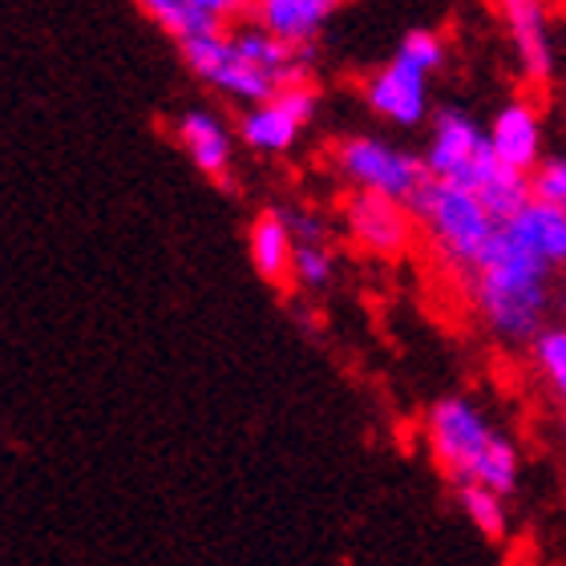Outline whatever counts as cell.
<instances>
[{"label":"cell","instance_id":"obj_1","mask_svg":"<svg viewBox=\"0 0 566 566\" xmlns=\"http://www.w3.org/2000/svg\"><path fill=\"white\" fill-rule=\"evenodd\" d=\"M551 280H555V268L538 260L531 248H522L506 227H497L490 251L470 272V300L497 340L531 344L546 328V316L555 304Z\"/></svg>","mask_w":566,"mask_h":566},{"label":"cell","instance_id":"obj_2","mask_svg":"<svg viewBox=\"0 0 566 566\" xmlns=\"http://www.w3.org/2000/svg\"><path fill=\"white\" fill-rule=\"evenodd\" d=\"M424 446L437 470L458 485H485L510 497L522 482V453L470 397H441L424 413Z\"/></svg>","mask_w":566,"mask_h":566},{"label":"cell","instance_id":"obj_3","mask_svg":"<svg viewBox=\"0 0 566 566\" xmlns=\"http://www.w3.org/2000/svg\"><path fill=\"white\" fill-rule=\"evenodd\" d=\"M409 211H413L424 239L437 248V255L465 275L482 263V255L490 251V243L497 235V227H502L478 190L458 187V182H441V178H429L417 190Z\"/></svg>","mask_w":566,"mask_h":566},{"label":"cell","instance_id":"obj_4","mask_svg":"<svg viewBox=\"0 0 566 566\" xmlns=\"http://www.w3.org/2000/svg\"><path fill=\"white\" fill-rule=\"evenodd\" d=\"M332 166L353 190L385 195L397 202H413L417 190L429 182V166L421 154L392 146L377 134H348L332 146Z\"/></svg>","mask_w":566,"mask_h":566},{"label":"cell","instance_id":"obj_5","mask_svg":"<svg viewBox=\"0 0 566 566\" xmlns=\"http://www.w3.org/2000/svg\"><path fill=\"white\" fill-rule=\"evenodd\" d=\"M178 53L187 61V70L199 77L202 85H211L214 94L231 97L239 106H260L268 97L280 94V85L272 77H263L248 61V53L239 49L235 33H202L178 41Z\"/></svg>","mask_w":566,"mask_h":566},{"label":"cell","instance_id":"obj_6","mask_svg":"<svg viewBox=\"0 0 566 566\" xmlns=\"http://www.w3.org/2000/svg\"><path fill=\"white\" fill-rule=\"evenodd\" d=\"M344 231H348L356 248L377 255V260H405L409 248H413L417 219L409 211V202L353 190L344 199Z\"/></svg>","mask_w":566,"mask_h":566},{"label":"cell","instance_id":"obj_7","mask_svg":"<svg viewBox=\"0 0 566 566\" xmlns=\"http://www.w3.org/2000/svg\"><path fill=\"white\" fill-rule=\"evenodd\" d=\"M319 97L312 85H287L275 97L239 114V142L255 154H287L316 118Z\"/></svg>","mask_w":566,"mask_h":566},{"label":"cell","instance_id":"obj_8","mask_svg":"<svg viewBox=\"0 0 566 566\" xmlns=\"http://www.w3.org/2000/svg\"><path fill=\"white\" fill-rule=\"evenodd\" d=\"M421 158H424V166H429V178L473 187L482 163L490 158L485 126H478L465 109H437L433 130H429Z\"/></svg>","mask_w":566,"mask_h":566},{"label":"cell","instance_id":"obj_9","mask_svg":"<svg viewBox=\"0 0 566 566\" xmlns=\"http://www.w3.org/2000/svg\"><path fill=\"white\" fill-rule=\"evenodd\" d=\"M429 77L421 65L405 61L401 53H392L373 77L365 82V102L380 122L413 130L429 118Z\"/></svg>","mask_w":566,"mask_h":566},{"label":"cell","instance_id":"obj_10","mask_svg":"<svg viewBox=\"0 0 566 566\" xmlns=\"http://www.w3.org/2000/svg\"><path fill=\"white\" fill-rule=\"evenodd\" d=\"M497 9L510 29V45H514L522 77L531 85H546L555 77V41H551L546 4L543 0H497Z\"/></svg>","mask_w":566,"mask_h":566},{"label":"cell","instance_id":"obj_11","mask_svg":"<svg viewBox=\"0 0 566 566\" xmlns=\"http://www.w3.org/2000/svg\"><path fill=\"white\" fill-rule=\"evenodd\" d=\"M485 138H490V150L497 154V163L510 166V170H522L531 175L546 163L543 158V118L531 102H506L497 109L490 126H485Z\"/></svg>","mask_w":566,"mask_h":566},{"label":"cell","instance_id":"obj_12","mask_svg":"<svg viewBox=\"0 0 566 566\" xmlns=\"http://www.w3.org/2000/svg\"><path fill=\"white\" fill-rule=\"evenodd\" d=\"M175 138L187 150V158L195 163L199 175L214 178V182H227L231 163H235V142H231L227 122L214 109L207 106L182 109L175 122Z\"/></svg>","mask_w":566,"mask_h":566},{"label":"cell","instance_id":"obj_13","mask_svg":"<svg viewBox=\"0 0 566 566\" xmlns=\"http://www.w3.org/2000/svg\"><path fill=\"white\" fill-rule=\"evenodd\" d=\"M295 251H300V235H295V223L287 211L268 207L251 219L248 255L260 280H268L272 287H287L295 275Z\"/></svg>","mask_w":566,"mask_h":566},{"label":"cell","instance_id":"obj_14","mask_svg":"<svg viewBox=\"0 0 566 566\" xmlns=\"http://www.w3.org/2000/svg\"><path fill=\"white\" fill-rule=\"evenodd\" d=\"M340 4L344 0H255V17L251 21L263 24L268 33H275L287 45L312 49L319 29L328 24V17Z\"/></svg>","mask_w":566,"mask_h":566},{"label":"cell","instance_id":"obj_15","mask_svg":"<svg viewBox=\"0 0 566 566\" xmlns=\"http://www.w3.org/2000/svg\"><path fill=\"white\" fill-rule=\"evenodd\" d=\"M510 235L518 239L522 248H531L538 260H546L555 272L566 268V207L558 202H546L534 195L526 207H522L514 219L502 223Z\"/></svg>","mask_w":566,"mask_h":566},{"label":"cell","instance_id":"obj_16","mask_svg":"<svg viewBox=\"0 0 566 566\" xmlns=\"http://www.w3.org/2000/svg\"><path fill=\"white\" fill-rule=\"evenodd\" d=\"M255 17V0H182V29L175 41L202 33H227L239 21Z\"/></svg>","mask_w":566,"mask_h":566},{"label":"cell","instance_id":"obj_17","mask_svg":"<svg viewBox=\"0 0 566 566\" xmlns=\"http://www.w3.org/2000/svg\"><path fill=\"white\" fill-rule=\"evenodd\" d=\"M531 365H534V373H538V380L546 385V392L563 405V413H566V324H546V328L534 336Z\"/></svg>","mask_w":566,"mask_h":566},{"label":"cell","instance_id":"obj_18","mask_svg":"<svg viewBox=\"0 0 566 566\" xmlns=\"http://www.w3.org/2000/svg\"><path fill=\"white\" fill-rule=\"evenodd\" d=\"M458 506L470 518V526L490 543H502L510 534V510L506 497L485 490V485H458Z\"/></svg>","mask_w":566,"mask_h":566},{"label":"cell","instance_id":"obj_19","mask_svg":"<svg viewBox=\"0 0 566 566\" xmlns=\"http://www.w3.org/2000/svg\"><path fill=\"white\" fill-rule=\"evenodd\" d=\"M336 275V255L328 251L324 239H300V251H295V275L292 283L304 287V292H324Z\"/></svg>","mask_w":566,"mask_h":566},{"label":"cell","instance_id":"obj_20","mask_svg":"<svg viewBox=\"0 0 566 566\" xmlns=\"http://www.w3.org/2000/svg\"><path fill=\"white\" fill-rule=\"evenodd\" d=\"M397 53H401L405 61L421 65L424 73H437L441 65H446V41H441V33H433V29H413V33H405Z\"/></svg>","mask_w":566,"mask_h":566},{"label":"cell","instance_id":"obj_21","mask_svg":"<svg viewBox=\"0 0 566 566\" xmlns=\"http://www.w3.org/2000/svg\"><path fill=\"white\" fill-rule=\"evenodd\" d=\"M534 195L566 207V154L563 158H546V163L534 170Z\"/></svg>","mask_w":566,"mask_h":566},{"label":"cell","instance_id":"obj_22","mask_svg":"<svg viewBox=\"0 0 566 566\" xmlns=\"http://www.w3.org/2000/svg\"><path fill=\"white\" fill-rule=\"evenodd\" d=\"M134 4H138L163 33L178 36V29H182V0H134Z\"/></svg>","mask_w":566,"mask_h":566},{"label":"cell","instance_id":"obj_23","mask_svg":"<svg viewBox=\"0 0 566 566\" xmlns=\"http://www.w3.org/2000/svg\"><path fill=\"white\" fill-rule=\"evenodd\" d=\"M558 433H563V446H566V413H563V424H558Z\"/></svg>","mask_w":566,"mask_h":566}]
</instances>
